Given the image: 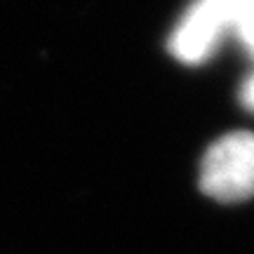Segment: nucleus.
<instances>
[{
	"mask_svg": "<svg viewBox=\"0 0 254 254\" xmlns=\"http://www.w3.org/2000/svg\"><path fill=\"white\" fill-rule=\"evenodd\" d=\"M200 186L219 202L254 195V134L231 132L209 148L200 165Z\"/></svg>",
	"mask_w": 254,
	"mask_h": 254,
	"instance_id": "1",
	"label": "nucleus"
},
{
	"mask_svg": "<svg viewBox=\"0 0 254 254\" xmlns=\"http://www.w3.org/2000/svg\"><path fill=\"white\" fill-rule=\"evenodd\" d=\"M240 0H195L170 36L177 59L198 64L217 50L226 31H233Z\"/></svg>",
	"mask_w": 254,
	"mask_h": 254,
	"instance_id": "2",
	"label": "nucleus"
},
{
	"mask_svg": "<svg viewBox=\"0 0 254 254\" xmlns=\"http://www.w3.org/2000/svg\"><path fill=\"white\" fill-rule=\"evenodd\" d=\"M233 31L240 43L250 50V55H254V0H240Z\"/></svg>",
	"mask_w": 254,
	"mask_h": 254,
	"instance_id": "3",
	"label": "nucleus"
}]
</instances>
